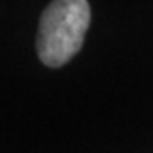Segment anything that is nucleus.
<instances>
[{
    "mask_svg": "<svg viewBox=\"0 0 153 153\" xmlns=\"http://www.w3.org/2000/svg\"><path fill=\"white\" fill-rule=\"evenodd\" d=\"M90 24L87 0H53L44 9L36 36L39 60L49 68H58L80 51Z\"/></svg>",
    "mask_w": 153,
    "mask_h": 153,
    "instance_id": "nucleus-1",
    "label": "nucleus"
}]
</instances>
